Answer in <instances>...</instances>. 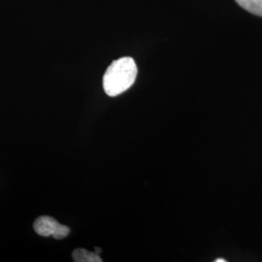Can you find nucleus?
<instances>
[{
	"mask_svg": "<svg viewBox=\"0 0 262 262\" xmlns=\"http://www.w3.org/2000/svg\"><path fill=\"white\" fill-rule=\"evenodd\" d=\"M137 76V66L129 56L113 61L103 77V88L109 96H118L134 84Z\"/></svg>",
	"mask_w": 262,
	"mask_h": 262,
	"instance_id": "1",
	"label": "nucleus"
},
{
	"mask_svg": "<svg viewBox=\"0 0 262 262\" xmlns=\"http://www.w3.org/2000/svg\"><path fill=\"white\" fill-rule=\"evenodd\" d=\"M34 230L40 236H53L56 239H63L69 234L70 228L66 225H60L54 217L43 215L36 219L34 225Z\"/></svg>",
	"mask_w": 262,
	"mask_h": 262,
	"instance_id": "2",
	"label": "nucleus"
},
{
	"mask_svg": "<svg viewBox=\"0 0 262 262\" xmlns=\"http://www.w3.org/2000/svg\"><path fill=\"white\" fill-rule=\"evenodd\" d=\"M73 260L76 262H101L102 258L98 253H92L84 249H77L72 253Z\"/></svg>",
	"mask_w": 262,
	"mask_h": 262,
	"instance_id": "3",
	"label": "nucleus"
},
{
	"mask_svg": "<svg viewBox=\"0 0 262 262\" xmlns=\"http://www.w3.org/2000/svg\"><path fill=\"white\" fill-rule=\"evenodd\" d=\"M243 9L262 17V0H235Z\"/></svg>",
	"mask_w": 262,
	"mask_h": 262,
	"instance_id": "4",
	"label": "nucleus"
},
{
	"mask_svg": "<svg viewBox=\"0 0 262 262\" xmlns=\"http://www.w3.org/2000/svg\"><path fill=\"white\" fill-rule=\"evenodd\" d=\"M95 253H101V249H99V248H95Z\"/></svg>",
	"mask_w": 262,
	"mask_h": 262,
	"instance_id": "5",
	"label": "nucleus"
},
{
	"mask_svg": "<svg viewBox=\"0 0 262 262\" xmlns=\"http://www.w3.org/2000/svg\"><path fill=\"white\" fill-rule=\"evenodd\" d=\"M215 262H226V259H222V258H217V259H215Z\"/></svg>",
	"mask_w": 262,
	"mask_h": 262,
	"instance_id": "6",
	"label": "nucleus"
}]
</instances>
